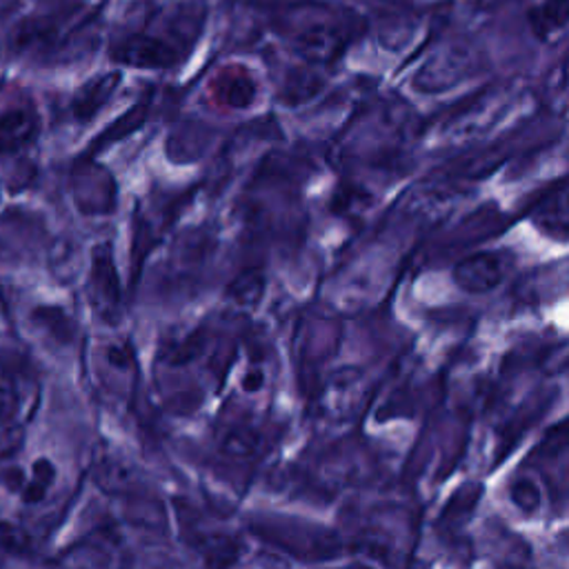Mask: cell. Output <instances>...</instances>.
<instances>
[{
    "instance_id": "obj_13",
    "label": "cell",
    "mask_w": 569,
    "mask_h": 569,
    "mask_svg": "<svg viewBox=\"0 0 569 569\" xmlns=\"http://www.w3.org/2000/svg\"><path fill=\"white\" fill-rule=\"evenodd\" d=\"M536 39L554 41L569 25V0H542L527 14Z\"/></svg>"
},
{
    "instance_id": "obj_5",
    "label": "cell",
    "mask_w": 569,
    "mask_h": 569,
    "mask_svg": "<svg viewBox=\"0 0 569 569\" xmlns=\"http://www.w3.org/2000/svg\"><path fill=\"white\" fill-rule=\"evenodd\" d=\"M516 98L518 94L514 96V94H507L505 89H498L492 96H485L483 103L459 114V118H454L450 125H443V136L452 140H463V143L483 136L485 131L498 125V120L503 118V114L509 112L512 105H516Z\"/></svg>"
},
{
    "instance_id": "obj_12",
    "label": "cell",
    "mask_w": 569,
    "mask_h": 569,
    "mask_svg": "<svg viewBox=\"0 0 569 569\" xmlns=\"http://www.w3.org/2000/svg\"><path fill=\"white\" fill-rule=\"evenodd\" d=\"M261 445H263L261 432L245 423L225 425L217 439V450L221 452V456L230 461L254 459L261 452Z\"/></svg>"
},
{
    "instance_id": "obj_8",
    "label": "cell",
    "mask_w": 569,
    "mask_h": 569,
    "mask_svg": "<svg viewBox=\"0 0 569 569\" xmlns=\"http://www.w3.org/2000/svg\"><path fill=\"white\" fill-rule=\"evenodd\" d=\"M454 283L467 294H487L505 278V265L498 254H474L461 261L452 272Z\"/></svg>"
},
{
    "instance_id": "obj_19",
    "label": "cell",
    "mask_w": 569,
    "mask_h": 569,
    "mask_svg": "<svg viewBox=\"0 0 569 569\" xmlns=\"http://www.w3.org/2000/svg\"><path fill=\"white\" fill-rule=\"evenodd\" d=\"M34 320L41 323L48 331H52L59 340H72L74 336V323L56 307H39L34 312Z\"/></svg>"
},
{
    "instance_id": "obj_15",
    "label": "cell",
    "mask_w": 569,
    "mask_h": 569,
    "mask_svg": "<svg viewBox=\"0 0 569 569\" xmlns=\"http://www.w3.org/2000/svg\"><path fill=\"white\" fill-rule=\"evenodd\" d=\"M456 203H459V194L452 187L419 189V194L412 201L414 212H419V217H423V219H432V217L439 219V217L447 214L450 210H454Z\"/></svg>"
},
{
    "instance_id": "obj_2",
    "label": "cell",
    "mask_w": 569,
    "mask_h": 569,
    "mask_svg": "<svg viewBox=\"0 0 569 569\" xmlns=\"http://www.w3.org/2000/svg\"><path fill=\"white\" fill-rule=\"evenodd\" d=\"M109 59L134 70H169L185 59V50L156 34L134 32L112 45Z\"/></svg>"
},
{
    "instance_id": "obj_10",
    "label": "cell",
    "mask_w": 569,
    "mask_h": 569,
    "mask_svg": "<svg viewBox=\"0 0 569 569\" xmlns=\"http://www.w3.org/2000/svg\"><path fill=\"white\" fill-rule=\"evenodd\" d=\"M531 225L549 241L569 243V189L545 197L531 212Z\"/></svg>"
},
{
    "instance_id": "obj_3",
    "label": "cell",
    "mask_w": 569,
    "mask_h": 569,
    "mask_svg": "<svg viewBox=\"0 0 569 569\" xmlns=\"http://www.w3.org/2000/svg\"><path fill=\"white\" fill-rule=\"evenodd\" d=\"M474 65L476 59L467 48L443 45L428 56V61L417 72L412 85L423 94H441L467 78L474 72Z\"/></svg>"
},
{
    "instance_id": "obj_6",
    "label": "cell",
    "mask_w": 569,
    "mask_h": 569,
    "mask_svg": "<svg viewBox=\"0 0 569 569\" xmlns=\"http://www.w3.org/2000/svg\"><path fill=\"white\" fill-rule=\"evenodd\" d=\"M72 192L76 199V208L87 217L112 214L116 208V185L112 176L103 167H76Z\"/></svg>"
},
{
    "instance_id": "obj_16",
    "label": "cell",
    "mask_w": 569,
    "mask_h": 569,
    "mask_svg": "<svg viewBox=\"0 0 569 569\" xmlns=\"http://www.w3.org/2000/svg\"><path fill=\"white\" fill-rule=\"evenodd\" d=\"M323 89V78L312 70H294L283 87V103L301 105Z\"/></svg>"
},
{
    "instance_id": "obj_1",
    "label": "cell",
    "mask_w": 569,
    "mask_h": 569,
    "mask_svg": "<svg viewBox=\"0 0 569 569\" xmlns=\"http://www.w3.org/2000/svg\"><path fill=\"white\" fill-rule=\"evenodd\" d=\"M292 48L307 63L323 65L338 59L349 43V23L325 8H305L287 17L283 25Z\"/></svg>"
},
{
    "instance_id": "obj_22",
    "label": "cell",
    "mask_w": 569,
    "mask_h": 569,
    "mask_svg": "<svg viewBox=\"0 0 569 569\" xmlns=\"http://www.w3.org/2000/svg\"><path fill=\"white\" fill-rule=\"evenodd\" d=\"M17 445H19V434H14V430L10 425L0 430V456L14 452Z\"/></svg>"
},
{
    "instance_id": "obj_20",
    "label": "cell",
    "mask_w": 569,
    "mask_h": 569,
    "mask_svg": "<svg viewBox=\"0 0 569 569\" xmlns=\"http://www.w3.org/2000/svg\"><path fill=\"white\" fill-rule=\"evenodd\" d=\"M30 547L32 538L25 529L12 523H0V554H28Z\"/></svg>"
},
{
    "instance_id": "obj_14",
    "label": "cell",
    "mask_w": 569,
    "mask_h": 569,
    "mask_svg": "<svg viewBox=\"0 0 569 569\" xmlns=\"http://www.w3.org/2000/svg\"><path fill=\"white\" fill-rule=\"evenodd\" d=\"M509 505L523 516H536L545 505L542 483L534 474H516L507 485Z\"/></svg>"
},
{
    "instance_id": "obj_18",
    "label": "cell",
    "mask_w": 569,
    "mask_h": 569,
    "mask_svg": "<svg viewBox=\"0 0 569 569\" xmlns=\"http://www.w3.org/2000/svg\"><path fill=\"white\" fill-rule=\"evenodd\" d=\"M197 547L201 549L206 562L214 569H225L239 556V549H236L234 540L225 538V536H212V538L201 536V542Z\"/></svg>"
},
{
    "instance_id": "obj_23",
    "label": "cell",
    "mask_w": 569,
    "mask_h": 569,
    "mask_svg": "<svg viewBox=\"0 0 569 569\" xmlns=\"http://www.w3.org/2000/svg\"><path fill=\"white\" fill-rule=\"evenodd\" d=\"M243 386H245V390H250V392L261 390V386H263V371H250V376L245 378Z\"/></svg>"
},
{
    "instance_id": "obj_24",
    "label": "cell",
    "mask_w": 569,
    "mask_h": 569,
    "mask_svg": "<svg viewBox=\"0 0 569 569\" xmlns=\"http://www.w3.org/2000/svg\"><path fill=\"white\" fill-rule=\"evenodd\" d=\"M8 423H10V403L0 399V430L8 428Z\"/></svg>"
},
{
    "instance_id": "obj_4",
    "label": "cell",
    "mask_w": 569,
    "mask_h": 569,
    "mask_svg": "<svg viewBox=\"0 0 569 569\" xmlns=\"http://www.w3.org/2000/svg\"><path fill=\"white\" fill-rule=\"evenodd\" d=\"M87 292H89V303L94 314L107 323L116 325L120 320V281L118 272L114 265V254L112 245L103 243L96 245L92 252V270H89V281H87Z\"/></svg>"
},
{
    "instance_id": "obj_9",
    "label": "cell",
    "mask_w": 569,
    "mask_h": 569,
    "mask_svg": "<svg viewBox=\"0 0 569 569\" xmlns=\"http://www.w3.org/2000/svg\"><path fill=\"white\" fill-rule=\"evenodd\" d=\"M214 103L228 109H250L259 96V83L245 67L223 70L210 85Z\"/></svg>"
},
{
    "instance_id": "obj_11",
    "label": "cell",
    "mask_w": 569,
    "mask_h": 569,
    "mask_svg": "<svg viewBox=\"0 0 569 569\" xmlns=\"http://www.w3.org/2000/svg\"><path fill=\"white\" fill-rule=\"evenodd\" d=\"M123 76L118 72L101 74L87 81L72 98V114L78 123H89L116 94Z\"/></svg>"
},
{
    "instance_id": "obj_21",
    "label": "cell",
    "mask_w": 569,
    "mask_h": 569,
    "mask_svg": "<svg viewBox=\"0 0 569 569\" xmlns=\"http://www.w3.org/2000/svg\"><path fill=\"white\" fill-rule=\"evenodd\" d=\"M107 360L116 369H129L131 367V354L123 345H109L107 347Z\"/></svg>"
},
{
    "instance_id": "obj_7",
    "label": "cell",
    "mask_w": 569,
    "mask_h": 569,
    "mask_svg": "<svg viewBox=\"0 0 569 569\" xmlns=\"http://www.w3.org/2000/svg\"><path fill=\"white\" fill-rule=\"evenodd\" d=\"M39 129L41 118L32 103H19L0 112V156L19 154L32 145Z\"/></svg>"
},
{
    "instance_id": "obj_17",
    "label": "cell",
    "mask_w": 569,
    "mask_h": 569,
    "mask_svg": "<svg viewBox=\"0 0 569 569\" xmlns=\"http://www.w3.org/2000/svg\"><path fill=\"white\" fill-rule=\"evenodd\" d=\"M56 481V467L50 459H36L34 465H32V474H30V481H25L21 494H23V500L28 505H36L41 500H45V496L50 494L52 485Z\"/></svg>"
}]
</instances>
